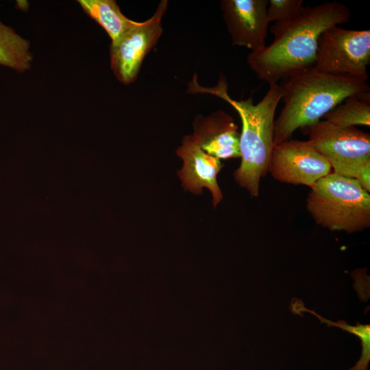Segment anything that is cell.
I'll return each mask as SVG.
<instances>
[{
    "mask_svg": "<svg viewBox=\"0 0 370 370\" xmlns=\"http://www.w3.org/2000/svg\"><path fill=\"white\" fill-rule=\"evenodd\" d=\"M350 10L337 1L304 7L301 15L286 25H273V42L247 58L250 69L269 85L278 84L313 68L320 35L327 29L349 21Z\"/></svg>",
    "mask_w": 370,
    "mask_h": 370,
    "instance_id": "6da1fadb",
    "label": "cell"
},
{
    "mask_svg": "<svg viewBox=\"0 0 370 370\" xmlns=\"http://www.w3.org/2000/svg\"><path fill=\"white\" fill-rule=\"evenodd\" d=\"M280 85L284 106L274 121V146L289 140L297 130L321 121L348 97L369 92L367 82L314 68L294 75Z\"/></svg>",
    "mask_w": 370,
    "mask_h": 370,
    "instance_id": "7a4b0ae2",
    "label": "cell"
},
{
    "mask_svg": "<svg viewBox=\"0 0 370 370\" xmlns=\"http://www.w3.org/2000/svg\"><path fill=\"white\" fill-rule=\"evenodd\" d=\"M213 95L229 103L241 118V162L234 175L240 186L245 188L252 197H257L260 178L268 171L274 147L275 113L282 97L280 85H269L263 98L256 104L251 97L245 100L232 99L227 92L225 81L219 82Z\"/></svg>",
    "mask_w": 370,
    "mask_h": 370,
    "instance_id": "3957f363",
    "label": "cell"
},
{
    "mask_svg": "<svg viewBox=\"0 0 370 370\" xmlns=\"http://www.w3.org/2000/svg\"><path fill=\"white\" fill-rule=\"evenodd\" d=\"M310 188L306 207L317 224L348 233L369 227L370 195L356 180L330 173Z\"/></svg>",
    "mask_w": 370,
    "mask_h": 370,
    "instance_id": "277c9868",
    "label": "cell"
},
{
    "mask_svg": "<svg viewBox=\"0 0 370 370\" xmlns=\"http://www.w3.org/2000/svg\"><path fill=\"white\" fill-rule=\"evenodd\" d=\"M369 63V29L335 25L320 35L313 66L317 71L367 82Z\"/></svg>",
    "mask_w": 370,
    "mask_h": 370,
    "instance_id": "5b68a950",
    "label": "cell"
},
{
    "mask_svg": "<svg viewBox=\"0 0 370 370\" xmlns=\"http://www.w3.org/2000/svg\"><path fill=\"white\" fill-rule=\"evenodd\" d=\"M311 146L330 164L334 173L356 180L370 161V135L356 127H341L319 121L308 128Z\"/></svg>",
    "mask_w": 370,
    "mask_h": 370,
    "instance_id": "8992f818",
    "label": "cell"
},
{
    "mask_svg": "<svg viewBox=\"0 0 370 370\" xmlns=\"http://www.w3.org/2000/svg\"><path fill=\"white\" fill-rule=\"evenodd\" d=\"M168 1H161L153 16L128 29L118 40L111 42L110 66L116 79L125 85L134 82L147 54L162 33V19Z\"/></svg>",
    "mask_w": 370,
    "mask_h": 370,
    "instance_id": "52a82bcc",
    "label": "cell"
},
{
    "mask_svg": "<svg viewBox=\"0 0 370 370\" xmlns=\"http://www.w3.org/2000/svg\"><path fill=\"white\" fill-rule=\"evenodd\" d=\"M331 169L329 162L308 140L290 139L273 147L268 167L276 180L310 187Z\"/></svg>",
    "mask_w": 370,
    "mask_h": 370,
    "instance_id": "ba28073f",
    "label": "cell"
},
{
    "mask_svg": "<svg viewBox=\"0 0 370 370\" xmlns=\"http://www.w3.org/2000/svg\"><path fill=\"white\" fill-rule=\"evenodd\" d=\"M268 0H222L221 9L233 45L258 52L265 48L270 23Z\"/></svg>",
    "mask_w": 370,
    "mask_h": 370,
    "instance_id": "9c48e42d",
    "label": "cell"
},
{
    "mask_svg": "<svg viewBox=\"0 0 370 370\" xmlns=\"http://www.w3.org/2000/svg\"><path fill=\"white\" fill-rule=\"evenodd\" d=\"M176 153L184 162L179 176L184 188L199 194L202 188H208L216 207L223 198L217 182V175L222 167L221 160L204 151L192 136L184 137Z\"/></svg>",
    "mask_w": 370,
    "mask_h": 370,
    "instance_id": "30bf717a",
    "label": "cell"
},
{
    "mask_svg": "<svg viewBox=\"0 0 370 370\" xmlns=\"http://www.w3.org/2000/svg\"><path fill=\"white\" fill-rule=\"evenodd\" d=\"M192 136L200 148L219 160L241 156L240 134L233 118L222 110L195 118Z\"/></svg>",
    "mask_w": 370,
    "mask_h": 370,
    "instance_id": "8fae6325",
    "label": "cell"
},
{
    "mask_svg": "<svg viewBox=\"0 0 370 370\" xmlns=\"http://www.w3.org/2000/svg\"><path fill=\"white\" fill-rule=\"evenodd\" d=\"M77 2L84 12L103 28L112 42L118 40L137 23L121 12L114 0H79Z\"/></svg>",
    "mask_w": 370,
    "mask_h": 370,
    "instance_id": "7c38bea8",
    "label": "cell"
},
{
    "mask_svg": "<svg viewBox=\"0 0 370 370\" xmlns=\"http://www.w3.org/2000/svg\"><path fill=\"white\" fill-rule=\"evenodd\" d=\"M30 42L0 21V64L23 73L31 68Z\"/></svg>",
    "mask_w": 370,
    "mask_h": 370,
    "instance_id": "4fadbf2b",
    "label": "cell"
},
{
    "mask_svg": "<svg viewBox=\"0 0 370 370\" xmlns=\"http://www.w3.org/2000/svg\"><path fill=\"white\" fill-rule=\"evenodd\" d=\"M325 121L341 127L370 125L369 92L353 95L327 113Z\"/></svg>",
    "mask_w": 370,
    "mask_h": 370,
    "instance_id": "5bb4252c",
    "label": "cell"
},
{
    "mask_svg": "<svg viewBox=\"0 0 370 370\" xmlns=\"http://www.w3.org/2000/svg\"><path fill=\"white\" fill-rule=\"evenodd\" d=\"M303 0H269L267 9L269 23L286 25L297 19L301 14Z\"/></svg>",
    "mask_w": 370,
    "mask_h": 370,
    "instance_id": "9a60e30c",
    "label": "cell"
}]
</instances>
